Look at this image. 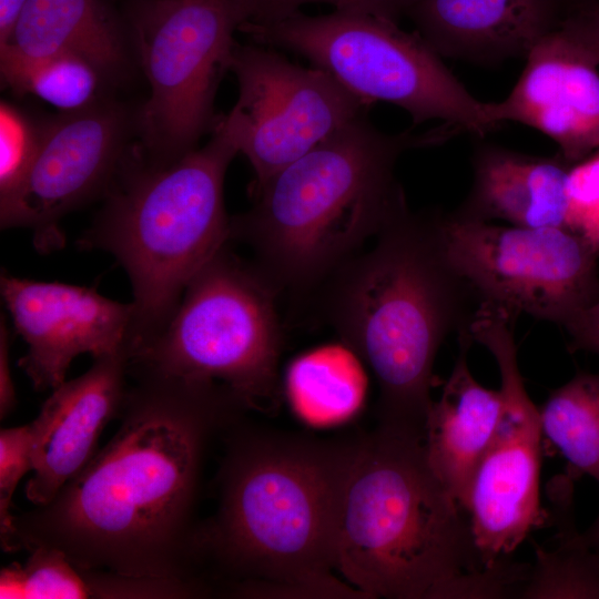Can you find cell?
I'll use <instances>...</instances> for the list:
<instances>
[{
	"instance_id": "obj_1",
	"label": "cell",
	"mask_w": 599,
	"mask_h": 599,
	"mask_svg": "<svg viewBox=\"0 0 599 599\" xmlns=\"http://www.w3.org/2000/svg\"><path fill=\"white\" fill-rule=\"evenodd\" d=\"M129 375L110 441L52 500L16 515L20 550L50 547L81 569L207 595L194 521L202 466L212 437L245 409L217 384Z\"/></svg>"
},
{
	"instance_id": "obj_2",
	"label": "cell",
	"mask_w": 599,
	"mask_h": 599,
	"mask_svg": "<svg viewBox=\"0 0 599 599\" xmlns=\"http://www.w3.org/2000/svg\"><path fill=\"white\" fill-rule=\"evenodd\" d=\"M229 428L216 512L201 524L200 569L243 597L365 598L335 578L343 481L356 439Z\"/></svg>"
},
{
	"instance_id": "obj_3",
	"label": "cell",
	"mask_w": 599,
	"mask_h": 599,
	"mask_svg": "<svg viewBox=\"0 0 599 599\" xmlns=\"http://www.w3.org/2000/svg\"><path fill=\"white\" fill-rule=\"evenodd\" d=\"M433 471L424 436L356 438L342 486L334 568L365 598H502L528 570L487 567L468 516Z\"/></svg>"
},
{
	"instance_id": "obj_4",
	"label": "cell",
	"mask_w": 599,
	"mask_h": 599,
	"mask_svg": "<svg viewBox=\"0 0 599 599\" xmlns=\"http://www.w3.org/2000/svg\"><path fill=\"white\" fill-rule=\"evenodd\" d=\"M459 133L448 123L386 133L364 114L252 189L253 206L231 219V238L253 248L276 291L308 288L408 207L395 177L399 156Z\"/></svg>"
},
{
	"instance_id": "obj_5",
	"label": "cell",
	"mask_w": 599,
	"mask_h": 599,
	"mask_svg": "<svg viewBox=\"0 0 599 599\" xmlns=\"http://www.w3.org/2000/svg\"><path fill=\"white\" fill-rule=\"evenodd\" d=\"M333 277L329 317L377 380L378 426L424 436L438 348L480 305L446 260L433 212L405 209Z\"/></svg>"
},
{
	"instance_id": "obj_6",
	"label": "cell",
	"mask_w": 599,
	"mask_h": 599,
	"mask_svg": "<svg viewBox=\"0 0 599 599\" xmlns=\"http://www.w3.org/2000/svg\"><path fill=\"white\" fill-rule=\"evenodd\" d=\"M211 132L204 146L170 163L130 146L102 210L79 240L82 248L113 255L130 278L129 352L166 324L190 282L231 238L223 185L238 151L221 129Z\"/></svg>"
},
{
	"instance_id": "obj_7",
	"label": "cell",
	"mask_w": 599,
	"mask_h": 599,
	"mask_svg": "<svg viewBox=\"0 0 599 599\" xmlns=\"http://www.w3.org/2000/svg\"><path fill=\"white\" fill-rule=\"evenodd\" d=\"M276 290L227 244L195 275L166 324L129 354V373L217 384L245 409L280 398Z\"/></svg>"
},
{
	"instance_id": "obj_8",
	"label": "cell",
	"mask_w": 599,
	"mask_h": 599,
	"mask_svg": "<svg viewBox=\"0 0 599 599\" xmlns=\"http://www.w3.org/2000/svg\"><path fill=\"white\" fill-rule=\"evenodd\" d=\"M238 31L253 43L303 55L370 105L404 109L414 125L441 120L478 136L500 125L494 102L474 98L417 31L397 22L356 12H298L274 23H244Z\"/></svg>"
},
{
	"instance_id": "obj_9",
	"label": "cell",
	"mask_w": 599,
	"mask_h": 599,
	"mask_svg": "<svg viewBox=\"0 0 599 599\" xmlns=\"http://www.w3.org/2000/svg\"><path fill=\"white\" fill-rule=\"evenodd\" d=\"M122 14L150 85L135 116L138 146L148 160L170 163L214 126L237 11L233 0H125Z\"/></svg>"
},
{
	"instance_id": "obj_10",
	"label": "cell",
	"mask_w": 599,
	"mask_h": 599,
	"mask_svg": "<svg viewBox=\"0 0 599 599\" xmlns=\"http://www.w3.org/2000/svg\"><path fill=\"white\" fill-rule=\"evenodd\" d=\"M440 248L480 303L515 319L526 313L564 326L599 300L596 251L565 227L496 225L433 212Z\"/></svg>"
},
{
	"instance_id": "obj_11",
	"label": "cell",
	"mask_w": 599,
	"mask_h": 599,
	"mask_svg": "<svg viewBox=\"0 0 599 599\" xmlns=\"http://www.w3.org/2000/svg\"><path fill=\"white\" fill-rule=\"evenodd\" d=\"M514 319L481 303L469 326L474 341L495 357L502 409L494 437L479 460L466 497V511L484 564H506L527 535L544 524L539 499L541 425L517 361Z\"/></svg>"
},
{
	"instance_id": "obj_12",
	"label": "cell",
	"mask_w": 599,
	"mask_h": 599,
	"mask_svg": "<svg viewBox=\"0 0 599 599\" xmlns=\"http://www.w3.org/2000/svg\"><path fill=\"white\" fill-rule=\"evenodd\" d=\"M229 70L236 77L238 98L214 125L250 161L252 189L372 106L326 71L297 65L274 48L235 42Z\"/></svg>"
},
{
	"instance_id": "obj_13",
	"label": "cell",
	"mask_w": 599,
	"mask_h": 599,
	"mask_svg": "<svg viewBox=\"0 0 599 599\" xmlns=\"http://www.w3.org/2000/svg\"><path fill=\"white\" fill-rule=\"evenodd\" d=\"M133 126L135 119L128 110L101 99L39 124L23 176L0 196L1 227L29 229L39 252L61 247L60 221L105 195L131 146Z\"/></svg>"
},
{
	"instance_id": "obj_14",
	"label": "cell",
	"mask_w": 599,
	"mask_h": 599,
	"mask_svg": "<svg viewBox=\"0 0 599 599\" xmlns=\"http://www.w3.org/2000/svg\"><path fill=\"white\" fill-rule=\"evenodd\" d=\"M0 286L14 328L28 345L18 365L37 390L61 385L81 354L98 359L129 348L133 302L110 300L94 288L7 273L1 274Z\"/></svg>"
},
{
	"instance_id": "obj_15",
	"label": "cell",
	"mask_w": 599,
	"mask_h": 599,
	"mask_svg": "<svg viewBox=\"0 0 599 599\" xmlns=\"http://www.w3.org/2000/svg\"><path fill=\"white\" fill-rule=\"evenodd\" d=\"M560 29L544 37L526 57L511 92L494 102L496 121L534 128L576 164L599 151V71Z\"/></svg>"
},
{
	"instance_id": "obj_16",
	"label": "cell",
	"mask_w": 599,
	"mask_h": 599,
	"mask_svg": "<svg viewBox=\"0 0 599 599\" xmlns=\"http://www.w3.org/2000/svg\"><path fill=\"white\" fill-rule=\"evenodd\" d=\"M129 378L128 351L95 359L81 376L52 389L32 432L33 475L24 489L33 506L49 502L91 460L118 417Z\"/></svg>"
},
{
	"instance_id": "obj_17",
	"label": "cell",
	"mask_w": 599,
	"mask_h": 599,
	"mask_svg": "<svg viewBox=\"0 0 599 599\" xmlns=\"http://www.w3.org/2000/svg\"><path fill=\"white\" fill-rule=\"evenodd\" d=\"M405 16L440 57L495 64L526 59L566 10L558 0H413Z\"/></svg>"
},
{
	"instance_id": "obj_18",
	"label": "cell",
	"mask_w": 599,
	"mask_h": 599,
	"mask_svg": "<svg viewBox=\"0 0 599 599\" xmlns=\"http://www.w3.org/2000/svg\"><path fill=\"white\" fill-rule=\"evenodd\" d=\"M471 166L470 190L455 215L524 227H565L572 164L560 153L539 156L481 142L474 148Z\"/></svg>"
},
{
	"instance_id": "obj_19",
	"label": "cell",
	"mask_w": 599,
	"mask_h": 599,
	"mask_svg": "<svg viewBox=\"0 0 599 599\" xmlns=\"http://www.w3.org/2000/svg\"><path fill=\"white\" fill-rule=\"evenodd\" d=\"M459 355L440 398L433 402L424 432L428 463L443 486L464 509L474 471L497 429L500 390L481 386L471 375L467 354L469 328L458 333Z\"/></svg>"
},
{
	"instance_id": "obj_20",
	"label": "cell",
	"mask_w": 599,
	"mask_h": 599,
	"mask_svg": "<svg viewBox=\"0 0 599 599\" xmlns=\"http://www.w3.org/2000/svg\"><path fill=\"white\" fill-rule=\"evenodd\" d=\"M0 48L29 60L72 54L104 81H115L129 67L132 44L124 17L110 0H27Z\"/></svg>"
},
{
	"instance_id": "obj_21",
	"label": "cell",
	"mask_w": 599,
	"mask_h": 599,
	"mask_svg": "<svg viewBox=\"0 0 599 599\" xmlns=\"http://www.w3.org/2000/svg\"><path fill=\"white\" fill-rule=\"evenodd\" d=\"M572 479L567 474L548 485L556 534L550 545L536 546L522 598L599 599V550L575 527Z\"/></svg>"
},
{
	"instance_id": "obj_22",
	"label": "cell",
	"mask_w": 599,
	"mask_h": 599,
	"mask_svg": "<svg viewBox=\"0 0 599 599\" xmlns=\"http://www.w3.org/2000/svg\"><path fill=\"white\" fill-rule=\"evenodd\" d=\"M346 346H325L298 357L287 373V392L297 412L313 423H333L361 405L365 378Z\"/></svg>"
},
{
	"instance_id": "obj_23",
	"label": "cell",
	"mask_w": 599,
	"mask_h": 599,
	"mask_svg": "<svg viewBox=\"0 0 599 599\" xmlns=\"http://www.w3.org/2000/svg\"><path fill=\"white\" fill-rule=\"evenodd\" d=\"M541 433L562 455L568 475L599 484V374L579 373L539 408Z\"/></svg>"
},
{
	"instance_id": "obj_24",
	"label": "cell",
	"mask_w": 599,
	"mask_h": 599,
	"mask_svg": "<svg viewBox=\"0 0 599 599\" xmlns=\"http://www.w3.org/2000/svg\"><path fill=\"white\" fill-rule=\"evenodd\" d=\"M1 75L17 93H30L62 112L78 111L100 100L104 79L88 61L72 54L24 59L0 48Z\"/></svg>"
},
{
	"instance_id": "obj_25",
	"label": "cell",
	"mask_w": 599,
	"mask_h": 599,
	"mask_svg": "<svg viewBox=\"0 0 599 599\" xmlns=\"http://www.w3.org/2000/svg\"><path fill=\"white\" fill-rule=\"evenodd\" d=\"M24 564L0 571L1 599L97 598L88 569L77 567L62 551L35 547Z\"/></svg>"
},
{
	"instance_id": "obj_26",
	"label": "cell",
	"mask_w": 599,
	"mask_h": 599,
	"mask_svg": "<svg viewBox=\"0 0 599 599\" xmlns=\"http://www.w3.org/2000/svg\"><path fill=\"white\" fill-rule=\"evenodd\" d=\"M33 470L31 426L2 428L0 432V541L3 551L20 550L12 498L19 481Z\"/></svg>"
},
{
	"instance_id": "obj_27",
	"label": "cell",
	"mask_w": 599,
	"mask_h": 599,
	"mask_svg": "<svg viewBox=\"0 0 599 599\" xmlns=\"http://www.w3.org/2000/svg\"><path fill=\"white\" fill-rule=\"evenodd\" d=\"M413 0H233L240 26L268 24L301 12L311 3H323L334 11L366 13L394 22L405 16Z\"/></svg>"
},
{
	"instance_id": "obj_28",
	"label": "cell",
	"mask_w": 599,
	"mask_h": 599,
	"mask_svg": "<svg viewBox=\"0 0 599 599\" xmlns=\"http://www.w3.org/2000/svg\"><path fill=\"white\" fill-rule=\"evenodd\" d=\"M565 227L599 252V151L572 164Z\"/></svg>"
},
{
	"instance_id": "obj_29",
	"label": "cell",
	"mask_w": 599,
	"mask_h": 599,
	"mask_svg": "<svg viewBox=\"0 0 599 599\" xmlns=\"http://www.w3.org/2000/svg\"><path fill=\"white\" fill-rule=\"evenodd\" d=\"M38 134L34 125L13 106L0 110V196L9 193L23 176L32 158Z\"/></svg>"
},
{
	"instance_id": "obj_30",
	"label": "cell",
	"mask_w": 599,
	"mask_h": 599,
	"mask_svg": "<svg viewBox=\"0 0 599 599\" xmlns=\"http://www.w3.org/2000/svg\"><path fill=\"white\" fill-rule=\"evenodd\" d=\"M559 29L599 67V4L568 13Z\"/></svg>"
},
{
	"instance_id": "obj_31",
	"label": "cell",
	"mask_w": 599,
	"mask_h": 599,
	"mask_svg": "<svg viewBox=\"0 0 599 599\" xmlns=\"http://www.w3.org/2000/svg\"><path fill=\"white\" fill-rule=\"evenodd\" d=\"M570 336L571 351L599 355V300L564 325Z\"/></svg>"
},
{
	"instance_id": "obj_32",
	"label": "cell",
	"mask_w": 599,
	"mask_h": 599,
	"mask_svg": "<svg viewBox=\"0 0 599 599\" xmlns=\"http://www.w3.org/2000/svg\"><path fill=\"white\" fill-rule=\"evenodd\" d=\"M9 328L6 318L1 316L0 325V417L6 418L17 403L16 388L9 362Z\"/></svg>"
},
{
	"instance_id": "obj_33",
	"label": "cell",
	"mask_w": 599,
	"mask_h": 599,
	"mask_svg": "<svg viewBox=\"0 0 599 599\" xmlns=\"http://www.w3.org/2000/svg\"><path fill=\"white\" fill-rule=\"evenodd\" d=\"M27 0H0V44L10 37Z\"/></svg>"
},
{
	"instance_id": "obj_34",
	"label": "cell",
	"mask_w": 599,
	"mask_h": 599,
	"mask_svg": "<svg viewBox=\"0 0 599 599\" xmlns=\"http://www.w3.org/2000/svg\"><path fill=\"white\" fill-rule=\"evenodd\" d=\"M564 9L566 10V16L568 13L585 9L591 6L599 4V0H558Z\"/></svg>"
},
{
	"instance_id": "obj_35",
	"label": "cell",
	"mask_w": 599,
	"mask_h": 599,
	"mask_svg": "<svg viewBox=\"0 0 599 599\" xmlns=\"http://www.w3.org/2000/svg\"><path fill=\"white\" fill-rule=\"evenodd\" d=\"M588 541L599 550V518L596 524L592 526L590 531L586 535Z\"/></svg>"
}]
</instances>
